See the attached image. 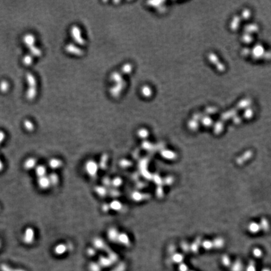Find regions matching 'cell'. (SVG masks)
Here are the masks:
<instances>
[{"label": "cell", "instance_id": "cell-33", "mask_svg": "<svg viewBox=\"0 0 271 271\" xmlns=\"http://www.w3.org/2000/svg\"><path fill=\"white\" fill-rule=\"evenodd\" d=\"M191 271H193V270H191Z\"/></svg>", "mask_w": 271, "mask_h": 271}, {"label": "cell", "instance_id": "cell-21", "mask_svg": "<svg viewBox=\"0 0 271 271\" xmlns=\"http://www.w3.org/2000/svg\"><path fill=\"white\" fill-rule=\"evenodd\" d=\"M201 246L205 250H207V251H209V250H210L212 248H213V242L210 241H208V240H207V241H203L201 243Z\"/></svg>", "mask_w": 271, "mask_h": 271}, {"label": "cell", "instance_id": "cell-10", "mask_svg": "<svg viewBox=\"0 0 271 271\" xmlns=\"http://www.w3.org/2000/svg\"><path fill=\"white\" fill-rule=\"evenodd\" d=\"M35 173L38 178L45 176L46 173V169L43 165H38L36 167Z\"/></svg>", "mask_w": 271, "mask_h": 271}, {"label": "cell", "instance_id": "cell-22", "mask_svg": "<svg viewBox=\"0 0 271 271\" xmlns=\"http://www.w3.org/2000/svg\"><path fill=\"white\" fill-rule=\"evenodd\" d=\"M252 254L256 258H260L262 256V251L259 248H254L252 251Z\"/></svg>", "mask_w": 271, "mask_h": 271}, {"label": "cell", "instance_id": "cell-5", "mask_svg": "<svg viewBox=\"0 0 271 271\" xmlns=\"http://www.w3.org/2000/svg\"><path fill=\"white\" fill-rule=\"evenodd\" d=\"M119 235V233L118 232V231L116 230V229H115L114 228H112L111 229H109L108 233H107L108 238L112 242L117 241Z\"/></svg>", "mask_w": 271, "mask_h": 271}, {"label": "cell", "instance_id": "cell-19", "mask_svg": "<svg viewBox=\"0 0 271 271\" xmlns=\"http://www.w3.org/2000/svg\"><path fill=\"white\" fill-rule=\"evenodd\" d=\"M0 269L1 271H26L23 269H13L11 267H9V265L3 264L0 265Z\"/></svg>", "mask_w": 271, "mask_h": 271}, {"label": "cell", "instance_id": "cell-32", "mask_svg": "<svg viewBox=\"0 0 271 271\" xmlns=\"http://www.w3.org/2000/svg\"><path fill=\"white\" fill-rule=\"evenodd\" d=\"M262 271H271V270L269 269V268H264L262 270Z\"/></svg>", "mask_w": 271, "mask_h": 271}, {"label": "cell", "instance_id": "cell-30", "mask_svg": "<svg viewBox=\"0 0 271 271\" xmlns=\"http://www.w3.org/2000/svg\"><path fill=\"white\" fill-rule=\"evenodd\" d=\"M4 138V134L2 132H0V143L2 142V141L3 140Z\"/></svg>", "mask_w": 271, "mask_h": 271}, {"label": "cell", "instance_id": "cell-14", "mask_svg": "<svg viewBox=\"0 0 271 271\" xmlns=\"http://www.w3.org/2000/svg\"><path fill=\"white\" fill-rule=\"evenodd\" d=\"M260 230L264 232H267L269 229V223L266 218H263L260 221Z\"/></svg>", "mask_w": 271, "mask_h": 271}, {"label": "cell", "instance_id": "cell-9", "mask_svg": "<svg viewBox=\"0 0 271 271\" xmlns=\"http://www.w3.org/2000/svg\"><path fill=\"white\" fill-rule=\"evenodd\" d=\"M117 241L121 243L124 245V246H129L130 243L129 237L128 236L127 234L124 233H119L118 238H117Z\"/></svg>", "mask_w": 271, "mask_h": 271}, {"label": "cell", "instance_id": "cell-13", "mask_svg": "<svg viewBox=\"0 0 271 271\" xmlns=\"http://www.w3.org/2000/svg\"><path fill=\"white\" fill-rule=\"evenodd\" d=\"M243 264L241 260H237L231 265V271H242Z\"/></svg>", "mask_w": 271, "mask_h": 271}, {"label": "cell", "instance_id": "cell-24", "mask_svg": "<svg viewBox=\"0 0 271 271\" xmlns=\"http://www.w3.org/2000/svg\"><path fill=\"white\" fill-rule=\"evenodd\" d=\"M246 271H256V267H255V262L252 260L250 261L246 269Z\"/></svg>", "mask_w": 271, "mask_h": 271}, {"label": "cell", "instance_id": "cell-8", "mask_svg": "<svg viewBox=\"0 0 271 271\" xmlns=\"http://www.w3.org/2000/svg\"><path fill=\"white\" fill-rule=\"evenodd\" d=\"M248 229L249 232L252 233H257L260 230L259 224L256 222H251L249 224Z\"/></svg>", "mask_w": 271, "mask_h": 271}, {"label": "cell", "instance_id": "cell-4", "mask_svg": "<svg viewBox=\"0 0 271 271\" xmlns=\"http://www.w3.org/2000/svg\"><path fill=\"white\" fill-rule=\"evenodd\" d=\"M36 164V160L34 158H28L25 161L23 166L24 168L27 170H29L35 168Z\"/></svg>", "mask_w": 271, "mask_h": 271}, {"label": "cell", "instance_id": "cell-2", "mask_svg": "<svg viewBox=\"0 0 271 271\" xmlns=\"http://www.w3.org/2000/svg\"><path fill=\"white\" fill-rule=\"evenodd\" d=\"M35 233L33 229L28 227L27 229H26L25 233H24V235H23V242L26 244H31L34 241V238H35Z\"/></svg>", "mask_w": 271, "mask_h": 271}, {"label": "cell", "instance_id": "cell-26", "mask_svg": "<svg viewBox=\"0 0 271 271\" xmlns=\"http://www.w3.org/2000/svg\"><path fill=\"white\" fill-rule=\"evenodd\" d=\"M112 184L115 187L119 186L122 184V180L119 178V177H117V178H115L112 181Z\"/></svg>", "mask_w": 271, "mask_h": 271}, {"label": "cell", "instance_id": "cell-1", "mask_svg": "<svg viewBox=\"0 0 271 271\" xmlns=\"http://www.w3.org/2000/svg\"><path fill=\"white\" fill-rule=\"evenodd\" d=\"M86 171L91 176H95L98 171V164L93 160H89L86 164Z\"/></svg>", "mask_w": 271, "mask_h": 271}, {"label": "cell", "instance_id": "cell-3", "mask_svg": "<svg viewBox=\"0 0 271 271\" xmlns=\"http://www.w3.org/2000/svg\"><path fill=\"white\" fill-rule=\"evenodd\" d=\"M38 184L40 188L43 189V190L47 189L51 186L49 177H47L46 176L38 178Z\"/></svg>", "mask_w": 271, "mask_h": 271}, {"label": "cell", "instance_id": "cell-31", "mask_svg": "<svg viewBox=\"0 0 271 271\" xmlns=\"http://www.w3.org/2000/svg\"><path fill=\"white\" fill-rule=\"evenodd\" d=\"M3 169V164L2 163V161L0 160V171H1Z\"/></svg>", "mask_w": 271, "mask_h": 271}, {"label": "cell", "instance_id": "cell-25", "mask_svg": "<svg viewBox=\"0 0 271 271\" xmlns=\"http://www.w3.org/2000/svg\"><path fill=\"white\" fill-rule=\"evenodd\" d=\"M93 243H94L95 247L96 246L97 248L102 249L104 247V242L101 239H99V238L95 239V241H93Z\"/></svg>", "mask_w": 271, "mask_h": 271}, {"label": "cell", "instance_id": "cell-11", "mask_svg": "<svg viewBox=\"0 0 271 271\" xmlns=\"http://www.w3.org/2000/svg\"><path fill=\"white\" fill-rule=\"evenodd\" d=\"M212 242L213 245V248H215L217 249H222L224 246V244H225L224 240L221 237H217L213 240Z\"/></svg>", "mask_w": 271, "mask_h": 271}, {"label": "cell", "instance_id": "cell-20", "mask_svg": "<svg viewBox=\"0 0 271 271\" xmlns=\"http://www.w3.org/2000/svg\"><path fill=\"white\" fill-rule=\"evenodd\" d=\"M161 154H162L163 157L166 159H173L175 158V153L172 151H168V150L164 151L161 153Z\"/></svg>", "mask_w": 271, "mask_h": 271}, {"label": "cell", "instance_id": "cell-23", "mask_svg": "<svg viewBox=\"0 0 271 271\" xmlns=\"http://www.w3.org/2000/svg\"><path fill=\"white\" fill-rule=\"evenodd\" d=\"M173 259L175 262L177 263H180L183 261V256L180 254H176L173 256Z\"/></svg>", "mask_w": 271, "mask_h": 271}, {"label": "cell", "instance_id": "cell-28", "mask_svg": "<svg viewBox=\"0 0 271 271\" xmlns=\"http://www.w3.org/2000/svg\"><path fill=\"white\" fill-rule=\"evenodd\" d=\"M97 191L99 195H103L105 194V193L106 192V190H105L104 188L103 187H98L97 188Z\"/></svg>", "mask_w": 271, "mask_h": 271}, {"label": "cell", "instance_id": "cell-7", "mask_svg": "<svg viewBox=\"0 0 271 271\" xmlns=\"http://www.w3.org/2000/svg\"><path fill=\"white\" fill-rule=\"evenodd\" d=\"M68 249L67 245L64 243H60L55 247L54 249V252L57 255H62L64 254Z\"/></svg>", "mask_w": 271, "mask_h": 271}, {"label": "cell", "instance_id": "cell-27", "mask_svg": "<svg viewBox=\"0 0 271 271\" xmlns=\"http://www.w3.org/2000/svg\"><path fill=\"white\" fill-rule=\"evenodd\" d=\"M133 198L134 199V200H141L142 199V195L141 193H139L138 192H135L133 193Z\"/></svg>", "mask_w": 271, "mask_h": 271}, {"label": "cell", "instance_id": "cell-17", "mask_svg": "<svg viewBox=\"0 0 271 271\" xmlns=\"http://www.w3.org/2000/svg\"><path fill=\"white\" fill-rule=\"evenodd\" d=\"M109 207H110V208H112V210H116V211L120 210L122 207L121 203H120L117 200H114V201H112L111 203L110 204V206H109Z\"/></svg>", "mask_w": 271, "mask_h": 271}, {"label": "cell", "instance_id": "cell-15", "mask_svg": "<svg viewBox=\"0 0 271 271\" xmlns=\"http://www.w3.org/2000/svg\"><path fill=\"white\" fill-rule=\"evenodd\" d=\"M201 240L200 239V238H198L195 241V242H194L190 246V250L193 252H197L199 251L200 246H201Z\"/></svg>", "mask_w": 271, "mask_h": 271}, {"label": "cell", "instance_id": "cell-6", "mask_svg": "<svg viewBox=\"0 0 271 271\" xmlns=\"http://www.w3.org/2000/svg\"><path fill=\"white\" fill-rule=\"evenodd\" d=\"M62 165V162L60 159L57 158H52L49 162V167L51 169H57L61 167Z\"/></svg>", "mask_w": 271, "mask_h": 271}, {"label": "cell", "instance_id": "cell-16", "mask_svg": "<svg viewBox=\"0 0 271 271\" xmlns=\"http://www.w3.org/2000/svg\"><path fill=\"white\" fill-rule=\"evenodd\" d=\"M49 178L51 185L56 186L57 184L59 183V178L58 175H57L56 173H51V174H50L49 176Z\"/></svg>", "mask_w": 271, "mask_h": 271}, {"label": "cell", "instance_id": "cell-12", "mask_svg": "<svg viewBox=\"0 0 271 271\" xmlns=\"http://www.w3.org/2000/svg\"><path fill=\"white\" fill-rule=\"evenodd\" d=\"M252 156V153L251 151H247L241 157H238L237 159V163L238 164H242L243 163L244 161H247Z\"/></svg>", "mask_w": 271, "mask_h": 271}, {"label": "cell", "instance_id": "cell-29", "mask_svg": "<svg viewBox=\"0 0 271 271\" xmlns=\"http://www.w3.org/2000/svg\"><path fill=\"white\" fill-rule=\"evenodd\" d=\"M180 271H188V267L185 264H181L179 267Z\"/></svg>", "mask_w": 271, "mask_h": 271}, {"label": "cell", "instance_id": "cell-18", "mask_svg": "<svg viewBox=\"0 0 271 271\" xmlns=\"http://www.w3.org/2000/svg\"><path fill=\"white\" fill-rule=\"evenodd\" d=\"M222 264L225 267H230L231 266L232 263H231V260L230 257H228V255H223L222 259Z\"/></svg>", "mask_w": 271, "mask_h": 271}]
</instances>
